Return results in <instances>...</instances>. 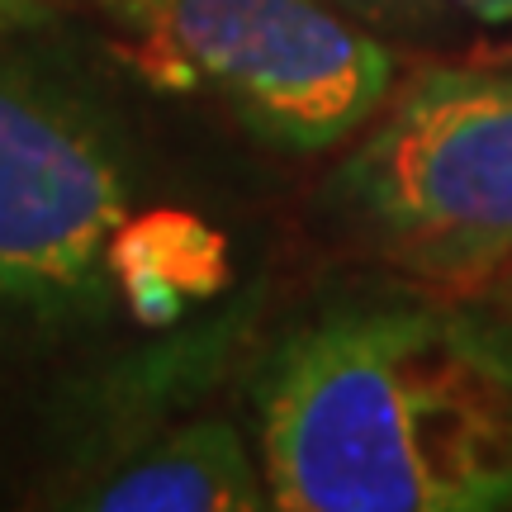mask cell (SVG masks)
<instances>
[{
  "instance_id": "6da1fadb",
  "label": "cell",
  "mask_w": 512,
  "mask_h": 512,
  "mask_svg": "<svg viewBox=\"0 0 512 512\" xmlns=\"http://www.w3.org/2000/svg\"><path fill=\"white\" fill-rule=\"evenodd\" d=\"M280 512L512 508V328L456 299L313 313L256 380Z\"/></svg>"
},
{
  "instance_id": "7a4b0ae2",
  "label": "cell",
  "mask_w": 512,
  "mask_h": 512,
  "mask_svg": "<svg viewBox=\"0 0 512 512\" xmlns=\"http://www.w3.org/2000/svg\"><path fill=\"white\" fill-rule=\"evenodd\" d=\"M328 200L366 252L437 299H484L512 261V72L422 67L394 81Z\"/></svg>"
},
{
  "instance_id": "3957f363",
  "label": "cell",
  "mask_w": 512,
  "mask_h": 512,
  "mask_svg": "<svg viewBox=\"0 0 512 512\" xmlns=\"http://www.w3.org/2000/svg\"><path fill=\"white\" fill-rule=\"evenodd\" d=\"M166 72L285 152L351 143L394 91V48L328 0H114Z\"/></svg>"
},
{
  "instance_id": "277c9868",
  "label": "cell",
  "mask_w": 512,
  "mask_h": 512,
  "mask_svg": "<svg viewBox=\"0 0 512 512\" xmlns=\"http://www.w3.org/2000/svg\"><path fill=\"white\" fill-rule=\"evenodd\" d=\"M124 152L76 95L0 57V299L76 313L124 261Z\"/></svg>"
},
{
  "instance_id": "5b68a950",
  "label": "cell",
  "mask_w": 512,
  "mask_h": 512,
  "mask_svg": "<svg viewBox=\"0 0 512 512\" xmlns=\"http://www.w3.org/2000/svg\"><path fill=\"white\" fill-rule=\"evenodd\" d=\"M76 508L100 512H256L271 508L266 470L223 418H195L147 441Z\"/></svg>"
},
{
  "instance_id": "8992f818",
  "label": "cell",
  "mask_w": 512,
  "mask_h": 512,
  "mask_svg": "<svg viewBox=\"0 0 512 512\" xmlns=\"http://www.w3.org/2000/svg\"><path fill=\"white\" fill-rule=\"evenodd\" d=\"M328 5H337L342 15L375 34H422L441 19L446 0H328Z\"/></svg>"
},
{
  "instance_id": "52a82bcc",
  "label": "cell",
  "mask_w": 512,
  "mask_h": 512,
  "mask_svg": "<svg viewBox=\"0 0 512 512\" xmlns=\"http://www.w3.org/2000/svg\"><path fill=\"white\" fill-rule=\"evenodd\" d=\"M451 5L465 10L470 19H479V24H489V29L512 24V0H451Z\"/></svg>"
},
{
  "instance_id": "ba28073f",
  "label": "cell",
  "mask_w": 512,
  "mask_h": 512,
  "mask_svg": "<svg viewBox=\"0 0 512 512\" xmlns=\"http://www.w3.org/2000/svg\"><path fill=\"white\" fill-rule=\"evenodd\" d=\"M484 304L494 309V318L503 323V328H512V261L498 271V280L489 285V294H484Z\"/></svg>"
}]
</instances>
